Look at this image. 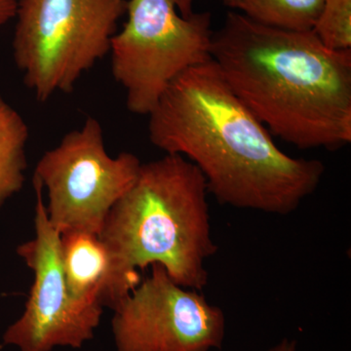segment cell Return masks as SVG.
I'll use <instances>...</instances> for the list:
<instances>
[{
	"mask_svg": "<svg viewBox=\"0 0 351 351\" xmlns=\"http://www.w3.org/2000/svg\"><path fill=\"white\" fill-rule=\"evenodd\" d=\"M149 117V138L195 164L221 205L286 216L319 186L325 165L284 154L213 60L178 75Z\"/></svg>",
	"mask_w": 351,
	"mask_h": 351,
	"instance_id": "cell-1",
	"label": "cell"
},
{
	"mask_svg": "<svg viewBox=\"0 0 351 351\" xmlns=\"http://www.w3.org/2000/svg\"><path fill=\"white\" fill-rule=\"evenodd\" d=\"M211 58L235 96L269 130L300 149L351 143V50L326 47L313 31L265 27L230 11Z\"/></svg>",
	"mask_w": 351,
	"mask_h": 351,
	"instance_id": "cell-2",
	"label": "cell"
},
{
	"mask_svg": "<svg viewBox=\"0 0 351 351\" xmlns=\"http://www.w3.org/2000/svg\"><path fill=\"white\" fill-rule=\"evenodd\" d=\"M208 195L204 177L184 157L142 163L99 234L112 260L105 306L112 309L141 282L138 271L156 263L182 287H206L207 261L218 251Z\"/></svg>",
	"mask_w": 351,
	"mask_h": 351,
	"instance_id": "cell-3",
	"label": "cell"
},
{
	"mask_svg": "<svg viewBox=\"0 0 351 351\" xmlns=\"http://www.w3.org/2000/svg\"><path fill=\"white\" fill-rule=\"evenodd\" d=\"M126 0H19L14 62L39 101L71 93L110 53Z\"/></svg>",
	"mask_w": 351,
	"mask_h": 351,
	"instance_id": "cell-4",
	"label": "cell"
},
{
	"mask_svg": "<svg viewBox=\"0 0 351 351\" xmlns=\"http://www.w3.org/2000/svg\"><path fill=\"white\" fill-rule=\"evenodd\" d=\"M195 0H126V22L108 54L126 107L147 115L166 88L186 69L211 60V14Z\"/></svg>",
	"mask_w": 351,
	"mask_h": 351,
	"instance_id": "cell-5",
	"label": "cell"
},
{
	"mask_svg": "<svg viewBox=\"0 0 351 351\" xmlns=\"http://www.w3.org/2000/svg\"><path fill=\"white\" fill-rule=\"evenodd\" d=\"M141 162L131 152L110 156L100 122L87 117L39 159L32 181L47 193L46 212L60 234H100L108 213L130 189Z\"/></svg>",
	"mask_w": 351,
	"mask_h": 351,
	"instance_id": "cell-6",
	"label": "cell"
},
{
	"mask_svg": "<svg viewBox=\"0 0 351 351\" xmlns=\"http://www.w3.org/2000/svg\"><path fill=\"white\" fill-rule=\"evenodd\" d=\"M36 204L34 239L17 254L34 274V283L22 316L7 329L5 345L20 351H52L58 346L80 348L93 339L104 306L78 299L69 290L62 263L61 234L51 225L43 189L34 182Z\"/></svg>",
	"mask_w": 351,
	"mask_h": 351,
	"instance_id": "cell-7",
	"label": "cell"
},
{
	"mask_svg": "<svg viewBox=\"0 0 351 351\" xmlns=\"http://www.w3.org/2000/svg\"><path fill=\"white\" fill-rule=\"evenodd\" d=\"M112 311L117 351H211L225 339L221 307L178 285L157 263Z\"/></svg>",
	"mask_w": 351,
	"mask_h": 351,
	"instance_id": "cell-8",
	"label": "cell"
},
{
	"mask_svg": "<svg viewBox=\"0 0 351 351\" xmlns=\"http://www.w3.org/2000/svg\"><path fill=\"white\" fill-rule=\"evenodd\" d=\"M60 248L71 292L78 299L99 302L105 306L112 260L100 235L69 230L62 233Z\"/></svg>",
	"mask_w": 351,
	"mask_h": 351,
	"instance_id": "cell-9",
	"label": "cell"
},
{
	"mask_svg": "<svg viewBox=\"0 0 351 351\" xmlns=\"http://www.w3.org/2000/svg\"><path fill=\"white\" fill-rule=\"evenodd\" d=\"M29 136L27 122L0 95V209L24 186Z\"/></svg>",
	"mask_w": 351,
	"mask_h": 351,
	"instance_id": "cell-10",
	"label": "cell"
},
{
	"mask_svg": "<svg viewBox=\"0 0 351 351\" xmlns=\"http://www.w3.org/2000/svg\"><path fill=\"white\" fill-rule=\"evenodd\" d=\"M226 7L265 27L290 32L313 31L323 0H223Z\"/></svg>",
	"mask_w": 351,
	"mask_h": 351,
	"instance_id": "cell-11",
	"label": "cell"
},
{
	"mask_svg": "<svg viewBox=\"0 0 351 351\" xmlns=\"http://www.w3.org/2000/svg\"><path fill=\"white\" fill-rule=\"evenodd\" d=\"M313 32L332 50H351V0H323Z\"/></svg>",
	"mask_w": 351,
	"mask_h": 351,
	"instance_id": "cell-12",
	"label": "cell"
},
{
	"mask_svg": "<svg viewBox=\"0 0 351 351\" xmlns=\"http://www.w3.org/2000/svg\"><path fill=\"white\" fill-rule=\"evenodd\" d=\"M18 3L19 0H0V27L14 21Z\"/></svg>",
	"mask_w": 351,
	"mask_h": 351,
	"instance_id": "cell-13",
	"label": "cell"
},
{
	"mask_svg": "<svg viewBox=\"0 0 351 351\" xmlns=\"http://www.w3.org/2000/svg\"><path fill=\"white\" fill-rule=\"evenodd\" d=\"M267 351H298L297 343L293 339H283Z\"/></svg>",
	"mask_w": 351,
	"mask_h": 351,
	"instance_id": "cell-14",
	"label": "cell"
}]
</instances>
